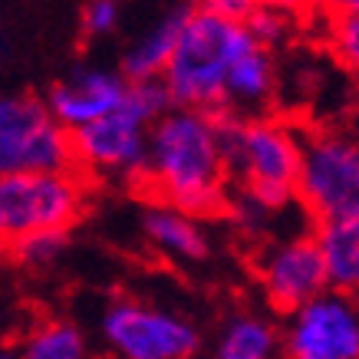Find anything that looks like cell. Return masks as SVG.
<instances>
[{"label":"cell","mask_w":359,"mask_h":359,"mask_svg":"<svg viewBox=\"0 0 359 359\" xmlns=\"http://www.w3.org/2000/svg\"><path fill=\"white\" fill-rule=\"evenodd\" d=\"M139 182L155 201L195 218H218L231 208V175L221 152L218 116L178 109L152 126Z\"/></svg>","instance_id":"cell-1"},{"label":"cell","mask_w":359,"mask_h":359,"mask_svg":"<svg viewBox=\"0 0 359 359\" xmlns=\"http://www.w3.org/2000/svg\"><path fill=\"white\" fill-rule=\"evenodd\" d=\"M221 152L238 195L280 211L297 198L304 165V132L273 116H234L218 112Z\"/></svg>","instance_id":"cell-2"},{"label":"cell","mask_w":359,"mask_h":359,"mask_svg":"<svg viewBox=\"0 0 359 359\" xmlns=\"http://www.w3.org/2000/svg\"><path fill=\"white\" fill-rule=\"evenodd\" d=\"M250 46H257V40L250 36L248 23L191 7L172 63L162 76L172 102L178 109H198L211 116L228 112V76Z\"/></svg>","instance_id":"cell-3"},{"label":"cell","mask_w":359,"mask_h":359,"mask_svg":"<svg viewBox=\"0 0 359 359\" xmlns=\"http://www.w3.org/2000/svg\"><path fill=\"white\" fill-rule=\"evenodd\" d=\"M297 201L316 224L359 218V139L337 129L304 132Z\"/></svg>","instance_id":"cell-4"},{"label":"cell","mask_w":359,"mask_h":359,"mask_svg":"<svg viewBox=\"0 0 359 359\" xmlns=\"http://www.w3.org/2000/svg\"><path fill=\"white\" fill-rule=\"evenodd\" d=\"M73 168V132L56 122L46 99H36L30 93L0 99V172L53 175Z\"/></svg>","instance_id":"cell-5"},{"label":"cell","mask_w":359,"mask_h":359,"mask_svg":"<svg viewBox=\"0 0 359 359\" xmlns=\"http://www.w3.org/2000/svg\"><path fill=\"white\" fill-rule=\"evenodd\" d=\"M99 339L112 359H191L201 349V333L188 316L126 297L102 310Z\"/></svg>","instance_id":"cell-6"},{"label":"cell","mask_w":359,"mask_h":359,"mask_svg":"<svg viewBox=\"0 0 359 359\" xmlns=\"http://www.w3.org/2000/svg\"><path fill=\"white\" fill-rule=\"evenodd\" d=\"M83 208V182L73 172L0 178V234L7 244L43 231L66 234L79 221Z\"/></svg>","instance_id":"cell-7"},{"label":"cell","mask_w":359,"mask_h":359,"mask_svg":"<svg viewBox=\"0 0 359 359\" xmlns=\"http://www.w3.org/2000/svg\"><path fill=\"white\" fill-rule=\"evenodd\" d=\"M283 359H359V294L330 287L287 313L280 327Z\"/></svg>","instance_id":"cell-8"},{"label":"cell","mask_w":359,"mask_h":359,"mask_svg":"<svg viewBox=\"0 0 359 359\" xmlns=\"http://www.w3.org/2000/svg\"><path fill=\"white\" fill-rule=\"evenodd\" d=\"M254 273H257L264 300L280 313H294L297 306L310 304L333 287L316 234L313 238L290 234V238L271 241L257 254Z\"/></svg>","instance_id":"cell-9"},{"label":"cell","mask_w":359,"mask_h":359,"mask_svg":"<svg viewBox=\"0 0 359 359\" xmlns=\"http://www.w3.org/2000/svg\"><path fill=\"white\" fill-rule=\"evenodd\" d=\"M149 122H142L122 106L109 119L73 132L76 165L102 178H139L149 155Z\"/></svg>","instance_id":"cell-10"},{"label":"cell","mask_w":359,"mask_h":359,"mask_svg":"<svg viewBox=\"0 0 359 359\" xmlns=\"http://www.w3.org/2000/svg\"><path fill=\"white\" fill-rule=\"evenodd\" d=\"M126 99H129V79L112 69L89 66V69H76L63 83H56L46 93V106L63 129L79 132L93 122L116 116L126 106Z\"/></svg>","instance_id":"cell-11"},{"label":"cell","mask_w":359,"mask_h":359,"mask_svg":"<svg viewBox=\"0 0 359 359\" xmlns=\"http://www.w3.org/2000/svg\"><path fill=\"white\" fill-rule=\"evenodd\" d=\"M142 234L152 244V250H158L172 264L195 267V264H205L211 257V241H208V231L201 228V218L178 211L172 205H162V201L145 208Z\"/></svg>","instance_id":"cell-12"},{"label":"cell","mask_w":359,"mask_h":359,"mask_svg":"<svg viewBox=\"0 0 359 359\" xmlns=\"http://www.w3.org/2000/svg\"><path fill=\"white\" fill-rule=\"evenodd\" d=\"M215 359H283L280 330L257 310H238L221 323Z\"/></svg>","instance_id":"cell-13"},{"label":"cell","mask_w":359,"mask_h":359,"mask_svg":"<svg viewBox=\"0 0 359 359\" xmlns=\"http://www.w3.org/2000/svg\"><path fill=\"white\" fill-rule=\"evenodd\" d=\"M185 17H188V11L168 13V17H165L162 23H155L142 40H135V43L126 50V56H122V76L129 79V83L162 79L168 63H172V56H175V46H178Z\"/></svg>","instance_id":"cell-14"},{"label":"cell","mask_w":359,"mask_h":359,"mask_svg":"<svg viewBox=\"0 0 359 359\" xmlns=\"http://www.w3.org/2000/svg\"><path fill=\"white\" fill-rule=\"evenodd\" d=\"M273 96V60L267 46H250L228 76V112L257 116Z\"/></svg>","instance_id":"cell-15"},{"label":"cell","mask_w":359,"mask_h":359,"mask_svg":"<svg viewBox=\"0 0 359 359\" xmlns=\"http://www.w3.org/2000/svg\"><path fill=\"white\" fill-rule=\"evenodd\" d=\"M316 244L323 250L330 283L346 294H359V218L316 224Z\"/></svg>","instance_id":"cell-16"},{"label":"cell","mask_w":359,"mask_h":359,"mask_svg":"<svg viewBox=\"0 0 359 359\" xmlns=\"http://www.w3.org/2000/svg\"><path fill=\"white\" fill-rule=\"evenodd\" d=\"M17 359H89L86 333L69 320H36L17 343Z\"/></svg>","instance_id":"cell-17"},{"label":"cell","mask_w":359,"mask_h":359,"mask_svg":"<svg viewBox=\"0 0 359 359\" xmlns=\"http://www.w3.org/2000/svg\"><path fill=\"white\" fill-rule=\"evenodd\" d=\"M66 234L63 231H43V234H27L20 241L7 244V257L23 271H43L63 254Z\"/></svg>","instance_id":"cell-18"},{"label":"cell","mask_w":359,"mask_h":359,"mask_svg":"<svg viewBox=\"0 0 359 359\" xmlns=\"http://www.w3.org/2000/svg\"><path fill=\"white\" fill-rule=\"evenodd\" d=\"M330 46L339 63L359 76V17L356 13H330Z\"/></svg>","instance_id":"cell-19"},{"label":"cell","mask_w":359,"mask_h":359,"mask_svg":"<svg viewBox=\"0 0 359 359\" xmlns=\"http://www.w3.org/2000/svg\"><path fill=\"white\" fill-rule=\"evenodd\" d=\"M287 27H290V20H287V11H277V7H257V11L250 13L248 20V30L250 36L257 40L261 46H273L280 43L283 36H287Z\"/></svg>","instance_id":"cell-20"},{"label":"cell","mask_w":359,"mask_h":359,"mask_svg":"<svg viewBox=\"0 0 359 359\" xmlns=\"http://www.w3.org/2000/svg\"><path fill=\"white\" fill-rule=\"evenodd\" d=\"M119 20V4L116 0H89L86 11H83V30L89 36H102L109 33Z\"/></svg>","instance_id":"cell-21"},{"label":"cell","mask_w":359,"mask_h":359,"mask_svg":"<svg viewBox=\"0 0 359 359\" xmlns=\"http://www.w3.org/2000/svg\"><path fill=\"white\" fill-rule=\"evenodd\" d=\"M201 7L218 17H228V20H238V23H248L250 13L257 11L261 4L257 0H201Z\"/></svg>","instance_id":"cell-22"},{"label":"cell","mask_w":359,"mask_h":359,"mask_svg":"<svg viewBox=\"0 0 359 359\" xmlns=\"http://www.w3.org/2000/svg\"><path fill=\"white\" fill-rule=\"evenodd\" d=\"M330 13H356L359 17V0H327Z\"/></svg>","instance_id":"cell-23"},{"label":"cell","mask_w":359,"mask_h":359,"mask_svg":"<svg viewBox=\"0 0 359 359\" xmlns=\"http://www.w3.org/2000/svg\"><path fill=\"white\" fill-rule=\"evenodd\" d=\"M257 4H264V7H277V11H300V7H306L310 0H257Z\"/></svg>","instance_id":"cell-24"},{"label":"cell","mask_w":359,"mask_h":359,"mask_svg":"<svg viewBox=\"0 0 359 359\" xmlns=\"http://www.w3.org/2000/svg\"><path fill=\"white\" fill-rule=\"evenodd\" d=\"M353 112H356V119H359V86H356V93H353Z\"/></svg>","instance_id":"cell-25"},{"label":"cell","mask_w":359,"mask_h":359,"mask_svg":"<svg viewBox=\"0 0 359 359\" xmlns=\"http://www.w3.org/2000/svg\"><path fill=\"white\" fill-rule=\"evenodd\" d=\"M0 359H17V349H4V353H0Z\"/></svg>","instance_id":"cell-26"}]
</instances>
